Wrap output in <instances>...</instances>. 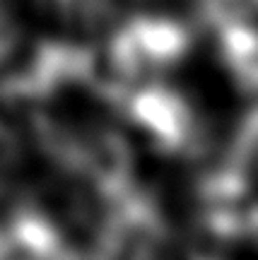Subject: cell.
<instances>
[{
    "label": "cell",
    "instance_id": "obj_1",
    "mask_svg": "<svg viewBox=\"0 0 258 260\" xmlns=\"http://www.w3.org/2000/svg\"><path fill=\"white\" fill-rule=\"evenodd\" d=\"M224 37V56L230 60L239 82L258 92V31L251 24L222 29Z\"/></svg>",
    "mask_w": 258,
    "mask_h": 260
},
{
    "label": "cell",
    "instance_id": "obj_2",
    "mask_svg": "<svg viewBox=\"0 0 258 260\" xmlns=\"http://www.w3.org/2000/svg\"><path fill=\"white\" fill-rule=\"evenodd\" d=\"M205 12L222 29L251 24L258 17V0H205Z\"/></svg>",
    "mask_w": 258,
    "mask_h": 260
},
{
    "label": "cell",
    "instance_id": "obj_3",
    "mask_svg": "<svg viewBox=\"0 0 258 260\" xmlns=\"http://www.w3.org/2000/svg\"><path fill=\"white\" fill-rule=\"evenodd\" d=\"M61 8L65 10H97L102 5V0H55Z\"/></svg>",
    "mask_w": 258,
    "mask_h": 260
}]
</instances>
